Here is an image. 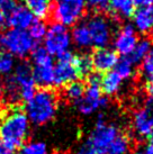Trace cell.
Returning <instances> with one entry per match:
<instances>
[{
    "label": "cell",
    "instance_id": "1f68e13d",
    "mask_svg": "<svg viewBox=\"0 0 153 154\" xmlns=\"http://www.w3.org/2000/svg\"><path fill=\"white\" fill-rule=\"evenodd\" d=\"M17 0H0V13L5 17H8L15 9L17 8Z\"/></svg>",
    "mask_w": 153,
    "mask_h": 154
},
{
    "label": "cell",
    "instance_id": "7c38bea8",
    "mask_svg": "<svg viewBox=\"0 0 153 154\" xmlns=\"http://www.w3.org/2000/svg\"><path fill=\"white\" fill-rule=\"evenodd\" d=\"M137 41L139 38L136 35L135 27L132 24H126L115 36V52L122 56H128L133 52Z\"/></svg>",
    "mask_w": 153,
    "mask_h": 154
},
{
    "label": "cell",
    "instance_id": "277c9868",
    "mask_svg": "<svg viewBox=\"0 0 153 154\" xmlns=\"http://www.w3.org/2000/svg\"><path fill=\"white\" fill-rule=\"evenodd\" d=\"M34 66L33 78L35 85L42 88H50L54 86V64L50 55L44 47H35L32 54Z\"/></svg>",
    "mask_w": 153,
    "mask_h": 154
},
{
    "label": "cell",
    "instance_id": "603a6c76",
    "mask_svg": "<svg viewBox=\"0 0 153 154\" xmlns=\"http://www.w3.org/2000/svg\"><path fill=\"white\" fill-rule=\"evenodd\" d=\"M4 94H5L6 99L8 100L9 103H19V101H21L20 91H19V88H18L17 83H16L13 75L7 77L5 79Z\"/></svg>",
    "mask_w": 153,
    "mask_h": 154
},
{
    "label": "cell",
    "instance_id": "d590c367",
    "mask_svg": "<svg viewBox=\"0 0 153 154\" xmlns=\"http://www.w3.org/2000/svg\"><path fill=\"white\" fill-rule=\"evenodd\" d=\"M0 154H14V150L9 149L8 146L0 142Z\"/></svg>",
    "mask_w": 153,
    "mask_h": 154
},
{
    "label": "cell",
    "instance_id": "30bf717a",
    "mask_svg": "<svg viewBox=\"0 0 153 154\" xmlns=\"http://www.w3.org/2000/svg\"><path fill=\"white\" fill-rule=\"evenodd\" d=\"M100 86L88 85L83 96L76 103L78 110L82 115H91L99 108H104L108 103V99L102 97Z\"/></svg>",
    "mask_w": 153,
    "mask_h": 154
},
{
    "label": "cell",
    "instance_id": "ab89813d",
    "mask_svg": "<svg viewBox=\"0 0 153 154\" xmlns=\"http://www.w3.org/2000/svg\"><path fill=\"white\" fill-rule=\"evenodd\" d=\"M151 6H152V7H153V2H152V5H151Z\"/></svg>",
    "mask_w": 153,
    "mask_h": 154
},
{
    "label": "cell",
    "instance_id": "2e32d148",
    "mask_svg": "<svg viewBox=\"0 0 153 154\" xmlns=\"http://www.w3.org/2000/svg\"><path fill=\"white\" fill-rule=\"evenodd\" d=\"M133 23L134 27L140 33L146 34L153 29V7H142L139 8L133 14Z\"/></svg>",
    "mask_w": 153,
    "mask_h": 154
},
{
    "label": "cell",
    "instance_id": "836d02e7",
    "mask_svg": "<svg viewBox=\"0 0 153 154\" xmlns=\"http://www.w3.org/2000/svg\"><path fill=\"white\" fill-rule=\"evenodd\" d=\"M78 154H97V153L95 152V150L88 144V143H86L85 145L79 150V153Z\"/></svg>",
    "mask_w": 153,
    "mask_h": 154
},
{
    "label": "cell",
    "instance_id": "4fadbf2b",
    "mask_svg": "<svg viewBox=\"0 0 153 154\" xmlns=\"http://www.w3.org/2000/svg\"><path fill=\"white\" fill-rule=\"evenodd\" d=\"M118 60V54L114 50L107 47L97 48L91 55L92 66L98 73H106L111 71V69L115 68Z\"/></svg>",
    "mask_w": 153,
    "mask_h": 154
},
{
    "label": "cell",
    "instance_id": "ffe728a7",
    "mask_svg": "<svg viewBox=\"0 0 153 154\" xmlns=\"http://www.w3.org/2000/svg\"><path fill=\"white\" fill-rule=\"evenodd\" d=\"M26 7L37 19H45L48 17L52 10L51 0H25Z\"/></svg>",
    "mask_w": 153,
    "mask_h": 154
},
{
    "label": "cell",
    "instance_id": "e0dca14e",
    "mask_svg": "<svg viewBox=\"0 0 153 154\" xmlns=\"http://www.w3.org/2000/svg\"><path fill=\"white\" fill-rule=\"evenodd\" d=\"M108 9L114 17L127 19L133 16L135 11V6L132 0H109Z\"/></svg>",
    "mask_w": 153,
    "mask_h": 154
},
{
    "label": "cell",
    "instance_id": "f546056e",
    "mask_svg": "<svg viewBox=\"0 0 153 154\" xmlns=\"http://www.w3.org/2000/svg\"><path fill=\"white\" fill-rule=\"evenodd\" d=\"M86 7H88L95 13H102L108 9L109 0H85Z\"/></svg>",
    "mask_w": 153,
    "mask_h": 154
},
{
    "label": "cell",
    "instance_id": "ac0fdd59",
    "mask_svg": "<svg viewBox=\"0 0 153 154\" xmlns=\"http://www.w3.org/2000/svg\"><path fill=\"white\" fill-rule=\"evenodd\" d=\"M123 83V79L119 77L115 71H108L105 73V75L101 77L100 82V89L107 96H114L120 90Z\"/></svg>",
    "mask_w": 153,
    "mask_h": 154
},
{
    "label": "cell",
    "instance_id": "8fae6325",
    "mask_svg": "<svg viewBox=\"0 0 153 154\" xmlns=\"http://www.w3.org/2000/svg\"><path fill=\"white\" fill-rule=\"evenodd\" d=\"M14 70L15 73L13 77L19 88L21 100L28 101L35 94V86H36L33 78L32 65L27 62H21L17 66H15Z\"/></svg>",
    "mask_w": 153,
    "mask_h": 154
},
{
    "label": "cell",
    "instance_id": "ba28073f",
    "mask_svg": "<svg viewBox=\"0 0 153 154\" xmlns=\"http://www.w3.org/2000/svg\"><path fill=\"white\" fill-rule=\"evenodd\" d=\"M86 25L88 27L92 45L97 48L106 47L113 39V26L105 16L100 14L89 18Z\"/></svg>",
    "mask_w": 153,
    "mask_h": 154
},
{
    "label": "cell",
    "instance_id": "6da1fadb",
    "mask_svg": "<svg viewBox=\"0 0 153 154\" xmlns=\"http://www.w3.org/2000/svg\"><path fill=\"white\" fill-rule=\"evenodd\" d=\"M30 132V120L25 112L15 109L0 118V142L9 149L21 147Z\"/></svg>",
    "mask_w": 153,
    "mask_h": 154
},
{
    "label": "cell",
    "instance_id": "44dd1931",
    "mask_svg": "<svg viewBox=\"0 0 153 154\" xmlns=\"http://www.w3.org/2000/svg\"><path fill=\"white\" fill-rule=\"evenodd\" d=\"M151 50H152V41L148 37H144V38L137 41L134 50L128 55V57L134 63V65H136L143 61V59L149 54Z\"/></svg>",
    "mask_w": 153,
    "mask_h": 154
},
{
    "label": "cell",
    "instance_id": "9a60e30c",
    "mask_svg": "<svg viewBox=\"0 0 153 154\" xmlns=\"http://www.w3.org/2000/svg\"><path fill=\"white\" fill-rule=\"evenodd\" d=\"M7 18H8V25L11 28L23 30L30 28V25L37 19L26 6H20V5H18L17 8Z\"/></svg>",
    "mask_w": 153,
    "mask_h": 154
},
{
    "label": "cell",
    "instance_id": "e575fe53",
    "mask_svg": "<svg viewBox=\"0 0 153 154\" xmlns=\"http://www.w3.org/2000/svg\"><path fill=\"white\" fill-rule=\"evenodd\" d=\"M136 154H153V144H149V145H146L141 151H139Z\"/></svg>",
    "mask_w": 153,
    "mask_h": 154
},
{
    "label": "cell",
    "instance_id": "52a82bcc",
    "mask_svg": "<svg viewBox=\"0 0 153 154\" xmlns=\"http://www.w3.org/2000/svg\"><path fill=\"white\" fill-rule=\"evenodd\" d=\"M119 134L118 128L114 125L105 123L104 116L98 115L97 124L88 140L89 144L97 154H107L111 144Z\"/></svg>",
    "mask_w": 153,
    "mask_h": 154
},
{
    "label": "cell",
    "instance_id": "7a4b0ae2",
    "mask_svg": "<svg viewBox=\"0 0 153 154\" xmlns=\"http://www.w3.org/2000/svg\"><path fill=\"white\" fill-rule=\"evenodd\" d=\"M58 110V97L53 90L42 88L35 91L27 101L26 116L35 125H43L54 118Z\"/></svg>",
    "mask_w": 153,
    "mask_h": 154
},
{
    "label": "cell",
    "instance_id": "5bb4252c",
    "mask_svg": "<svg viewBox=\"0 0 153 154\" xmlns=\"http://www.w3.org/2000/svg\"><path fill=\"white\" fill-rule=\"evenodd\" d=\"M133 127L141 137H150L153 132V108L151 105L141 108L133 116Z\"/></svg>",
    "mask_w": 153,
    "mask_h": 154
},
{
    "label": "cell",
    "instance_id": "d6986e66",
    "mask_svg": "<svg viewBox=\"0 0 153 154\" xmlns=\"http://www.w3.org/2000/svg\"><path fill=\"white\" fill-rule=\"evenodd\" d=\"M71 39L81 50H87L92 46L89 29L86 25V23H80L74 26L72 33H71Z\"/></svg>",
    "mask_w": 153,
    "mask_h": 154
},
{
    "label": "cell",
    "instance_id": "8992f818",
    "mask_svg": "<svg viewBox=\"0 0 153 154\" xmlns=\"http://www.w3.org/2000/svg\"><path fill=\"white\" fill-rule=\"evenodd\" d=\"M44 45L50 55L59 56L69 51L71 45V33L68 27L59 23H53L44 36Z\"/></svg>",
    "mask_w": 153,
    "mask_h": 154
},
{
    "label": "cell",
    "instance_id": "cb8c5ba5",
    "mask_svg": "<svg viewBox=\"0 0 153 154\" xmlns=\"http://www.w3.org/2000/svg\"><path fill=\"white\" fill-rule=\"evenodd\" d=\"M130 138L127 135L119 133L111 144L107 154H126L130 150Z\"/></svg>",
    "mask_w": 153,
    "mask_h": 154
},
{
    "label": "cell",
    "instance_id": "4316f807",
    "mask_svg": "<svg viewBox=\"0 0 153 154\" xmlns=\"http://www.w3.org/2000/svg\"><path fill=\"white\" fill-rule=\"evenodd\" d=\"M15 69V59L8 52L0 53V75H9Z\"/></svg>",
    "mask_w": 153,
    "mask_h": 154
},
{
    "label": "cell",
    "instance_id": "f1b7e54d",
    "mask_svg": "<svg viewBox=\"0 0 153 154\" xmlns=\"http://www.w3.org/2000/svg\"><path fill=\"white\" fill-rule=\"evenodd\" d=\"M18 154H47V146L43 142H32L21 146Z\"/></svg>",
    "mask_w": 153,
    "mask_h": 154
},
{
    "label": "cell",
    "instance_id": "f35d334b",
    "mask_svg": "<svg viewBox=\"0 0 153 154\" xmlns=\"http://www.w3.org/2000/svg\"><path fill=\"white\" fill-rule=\"evenodd\" d=\"M149 105H151V106H152V108H153V99L149 101Z\"/></svg>",
    "mask_w": 153,
    "mask_h": 154
},
{
    "label": "cell",
    "instance_id": "5b68a950",
    "mask_svg": "<svg viewBox=\"0 0 153 154\" xmlns=\"http://www.w3.org/2000/svg\"><path fill=\"white\" fill-rule=\"evenodd\" d=\"M85 10V0H54L51 11L55 23L68 27L76 25L83 16Z\"/></svg>",
    "mask_w": 153,
    "mask_h": 154
},
{
    "label": "cell",
    "instance_id": "7402d4cb",
    "mask_svg": "<svg viewBox=\"0 0 153 154\" xmlns=\"http://www.w3.org/2000/svg\"><path fill=\"white\" fill-rule=\"evenodd\" d=\"M74 65L76 68L79 78H87L90 73H92V70H94L91 55L86 53L74 55Z\"/></svg>",
    "mask_w": 153,
    "mask_h": 154
},
{
    "label": "cell",
    "instance_id": "484cf974",
    "mask_svg": "<svg viewBox=\"0 0 153 154\" xmlns=\"http://www.w3.org/2000/svg\"><path fill=\"white\" fill-rule=\"evenodd\" d=\"M114 71L122 79H128V78L132 77L133 73H134V63L130 60L128 56H123L116 63Z\"/></svg>",
    "mask_w": 153,
    "mask_h": 154
},
{
    "label": "cell",
    "instance_id": "83f0119b",
    "mask_svg": "<svg viewBox=\"0 0 153 154\" xmlns=\"http://www.w3.org/2000/svg\"><path fill=\"white\" fill-rule=\"evenodd\" d=\"M46 25L43 22H41L39 19H36L28 28V34L30 35V37L34 39L36 43H38L41 39L44 38V36L46 34Z\"/></svg>",
    "mask_w": 153,
    "mask_h": 154
},
{
    "label": "cell",
    "instance_id": "3957f363",
    "mask_svg": "<svg viewBox=\"0 0 153 154\" xmlns=\"http://www.w3.org/2000/svg\"><path fill=\"white\" fill-rule=\"evenodd\" d=\"M36 45L27 30L10 28L0 35V47L13 56L25 57L37 47Z\"/></svg>",
    "mask_w": 153,
    "mask_h": 154
},
{
    "label": "cell",
    "instance_id": "74e56055",
    "mask_svg": "<svg viewBox=\"0 0 153 154\" xmlns=\"http://www.w3.org/2000/svg\"><path fill=\"white\" fill-rule=\"evenodd\" d=\"M150 140H151V144H153V132H152V134L150 135Z\"/></svg>",
    "mask_w": 153,
    "mask_h": 154
},
{
    "label": "cell",
    "instance_id": "d4e9b609",
    "mask_svg": "<svg viewBox=\"0 0 153 154\" xmlns=\"http://www.w3.org/2000/svg\"><path fill=\"white\" fill-rule=\"evenodd\" d=\"M86 91V85L82 81H72L68 83L65 86L64 92H65V97L76 103L79 99L83 96Z\"/></svg>",
    "mask_w": 153,
    "mask_h": 154
},
{
    "label": "cell",
    "instance_id": "9c48e42d",
    "mask_svg": "<svg viewBox=\"0 0 153 154\" xmlns=\"http://www.w3.org/2000/svg\"><path fill=\"white\" fill-rule=\"evenodd\" d=\"M79 79L74 65V54L67 51L58 56V63L54 66V86L63 87Z\"/></svg>",
    "mask_w": 153,
    "mask_h": 154
},
{
    "label": "cell",
    "instance_id": "d6a6232c",
    "mask_svg": "<svg viewBox=\"0 0 153 154\" xmlns=\"http://www.w3.org/2000/svg\"><path fill=\"white\" fill-rule=\"evenodd\" d=\"M133 4L135 7H139V8H142V7H148V6H151L153 2V0H132Z\"/></svg>",
    "mask_w": 153,
    "mask_h": 154
},
{
    "label": "cell",
    "instance_id": "8d00e7d4",
    "mask_svg": "<svg viewBox=\"0 0 153 154\" xmlns=\"http://www.w3.org/2000/svg\"><path fill=\"white\" fill-rule=\"evenodd\" d=\"M6 25V17H5L2 14L0 13V30L2 29Z\"/></svg>",
    "mask_w": 153,
    "mask_h": 154
},
{
    "label": "cell",
    "instance_id": "4dcf8cb0",
    "mask_svg": "<svg viewBox=\"0 0 153 154\" xmlns=\"http://www.w3.org/2000/svg\"><path fill=\"white\" fill-rule=\"evenodd\" d=\"M141 64H142V66H141L142 72H143L145 77H153V48L149 52V54L143 59Z\"/></svg>",
    "mask_w": 153,
    "mask_h": 154
}]
</instances>
